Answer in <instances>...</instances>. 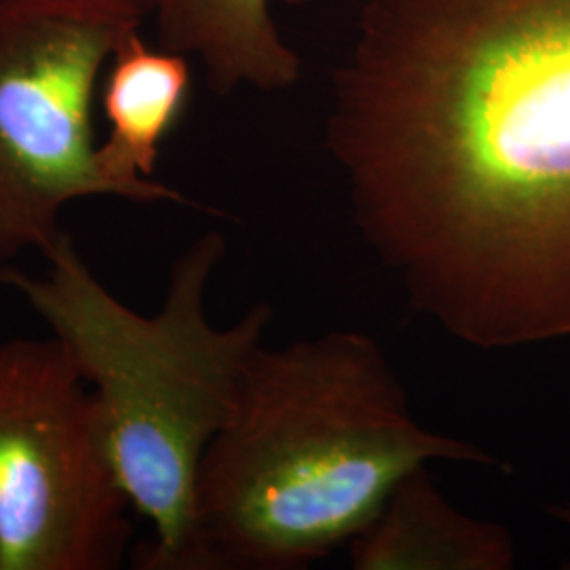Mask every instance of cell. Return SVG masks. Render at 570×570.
Returning a JSON list of instances; mask_svg holds the SVG:
<instances>
[{"instance_id":"8992f818","label":"cell","mask_w":570,"mask_h":570,"mask_svg":"<svg viewBox=\"0 0 570 570\" xmlns=\"http://www.w3.org/2000/svg\"><path fill=\"white\" fill-rule=\"evenodd\" d=\"M190 89L183 53L155 51L138 26L122 32L102 85L108 136L98 144V165L117 197L157 204H188L178 190L157 183L159 146L180 119Z\"/></svg>"},{"instance_id":"6da1fadb","label":"cell","mask_w":570,"mask_h":570,"mask_svg":"<svg viewBox=\"0 0 570 570\" xmlns=\"http://www.w3.org/2000/svg\"><path fill=\"white\" fill-rule=\"evenodd\" d=\"M327 148L414 308L478 348L570 336V0H366Z\"/></svg>"},{"instance_id":"7a4b0ae2","label":"cell","mask_w":570,"mask_h":570,"mask_svg":"<svg viewBox=\"0 0 570 570\" xmlns=\"http://www.w3.org/2000/svg\"><path fill=\"white\" fill-rule=\"evenodd\" d=\"M429 461L508 469L419 425L374 338L261 346L197 487L202 570H301L351 543Z\"/></svg>"},{"instance_id":"3957f363","label":"cell","mask_w":570,"mask_h":570,"mask_svg":"<svg viewBox=\"0 0 570 570\" xmlns=\"http://www.w3.org/2000/svg\"><path fill=\"white\" fill-rule=\"evenodd\" d=\"M225 254L220 233L199 237L171 266L155 315L121 303L63 230L42 249L41 275L0 271V282L49 326L98 400L122 489L155 530L140 569L202 570L199 471L237 410L273 320L261 303L230 327L209 322L207 285Z\"/></svg>"},{"instance_id":"277c9868","label":"cell","mask_w":570,"mask_h":570,"mask_svg":"<svg viewBox=\"0 0 570 570\" xmlns=\"http://www.w3.org/2000/svg\"><path fill=\"white\" fill-rule=\"evenodd\" d=\"M129 497L102 412L51 338L0 343V570H112Z\"/></svg>"},{"instance_id":"9c48e42d","label":"cell","mask_w":570,"mask_h":570,"mask_svg":"<svg viewBox=\"0 0 570 570\" xmlns=\"http://www.w3.org/2000/svg\"><path fill=\"white\" fill-rule=\"evenodd\" d=\"M96 2H104L115 9H121L138 20H144L148 13L157 11V7H159V0H96Z\"/></svg>"},{"instance_id":"30bf717a","label":"cell","mask_w":570,"mask_h":570,"mask_svg":"<svg viewBox=\"0 0 570 570\" xmlns=\"http://www.w3.org/2000/svg\"><path fill=\"white\" fill-rule=\"evenodd\" d=\"M551 515H556L560 522H564L570 529V505H558V508H550Z\"/></svg>"},{"instance_id":"5b68a950","label":"cell","mask_w":570,"mask_h":570,"mask_svg":"<svg viewBox=\"0 0 570 570\" xmlns=\"http://www.w3.org/2000/svg\"><path fill=\"white\" fill-rule=\"evenodd\" d=\"M138 18L96 0H0V265L60 235V212L117 197L98 165L91 106Z\"/></svg>"},{"instance_id":"52a82bcc","label":"cell","mask_w":570,"mask_h":570,"mask_svg":"<svg viewBox=\"0 0 570 570\" xmlns=\"http://www.w3.org/2000/svg\"><path fill=\"white\" fill-rule=\"evenodd\" d=\"M357 570H510V530L454 510L425 468L414 469L348 543Z\"/></svg>"},{"instance_id":"ba28073f","label":"cell","mask_w":570,"mask_h":570,"mask_svg":"<svg viewBox=\"0 0 570 570\" xmlns=\"http://www.w3.org/2000/svg\"><path fill=\"white\" fill-rule=\"evenodd\" d=\"M271 0H159V41L204 61L214 91L242 85L279 91L298 81L301 60L282 39Z\"/></svg>"},{"instance_id":"8fae6325","label":"cell","mask_w":570,"mask_h":570,"mask_svg":"<svg viewBox=\"0 0 570 570\" xmlns=\"http://www.w3.org/2000/svg\"><path fill=\"white\" fill-rule=\"evenodd\" d=\"M284 2H292V4H296V2H306V0H284Z\"/></svg>"}]
</instances>
